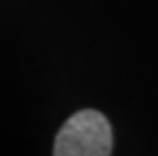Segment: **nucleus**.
Returning <instances> with one entry per match:
<instances>
[{"label": "nucleus", "instance_id": "nucleus-1", "mask_svg": "<svg viewBox=\"0 0 158 156\" xmlns=\"http://www.w3.org/2000/svg\"><path fill=\"white\" fill-rule=\"evenodd\" d=\"M113 150V132L107 119L94 109L72 115L58 130L53 154L56 156H107Z\"/></svg>", "mask_w": 158, "mask_h": 156}]
</instances>
